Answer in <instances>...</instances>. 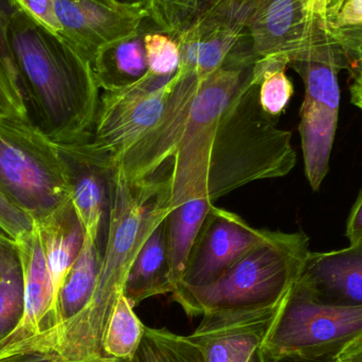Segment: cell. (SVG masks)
Listing matches in <instances>:
<instances>
[{
  "label": "cell",
  "mask_w": 362,
  "mask_h": 362,
  "mask_svg": "<svg viewBox=\"0 0 362 362\" xmlns=\"http://www.w3.org/2000/svg\"><path fill=\"white\" fill-rule=\"evenodd\" d=\"M171 170L132 182L112 171V208L95 293L84 312L64 327L44 353L59 362L104 356L103 336L127 274L148 236L171 212Z\"/></svg>",
  "instance_id": "6da1fadb"
},
{
  "label": "cell",
  "mask_w": 362,
  "mask_h": 362,
  "mask_svg": "<svg viewBox=\"0 0 362 362\" xmlns=\"http://www.w3.org/2000/svg\"><path fill=\"white\" fill-rule=\"evenodd\" d=\"M8 42L27 101L40 112V129L57 144L84 139L93 129L101 95L91 64L17 11Z\"/></svg>",
  "instance_id": "7a4b0ae2"
},
{
  "label": "cell",
  "mask_w": 362,
  "mask_h": 362,
  "mask_svg": "<svg viewBox=\"0 0 362 362\" xmlns=\"http://www.w3.org/2000/svg\"><path fill=\"white\" fill-rule=\"evenodd\" d=\"M308 247L304 232L276 231L272 240L247 253L215 282L178 284L172 296L189 316L278 305L302 274Z\"/></svg>",
  "instance_id": "3957f363"
},
{
  "label": "cell",
  "mask_w": 362,
  "mask_h": 362,
  "mask_svg": "<svg viewBox=\"0 0 362 362\" xmlns=\"http://www.w3.org/2000/svg\"><path fill=\"white\" fill-rule=\"evenodd\" d=\"M0 191L35 223L71 204L63 152L31 118L0 117Z\"/></svg>",
  "instance_id": "277c9868"
},
{
  "label": "cell",
  "mask_w": 362,
  "mask_h": 362,
  "mask_svg": "<svg viewBox=\"0 0 362 362\" xmlns=\"http://www.w3.org/2000/svg\"><path fill=\"white\" fill-rule=\"evenodd\" d=\"M289 67L301 76L305 86L299 132L306 178L317 191L329 173L337 132L340 107L338 74L349 69V64L322 23L305 47L291 59Z\"/></svg>",
  "instance_id": "5b68a950"
},
{
  "label": "cell",
  "mask_w": 362,
  "mask_h": 362,
  "mask_svg": "<svg viewBox=\"0 0 362 362\" xmlns=\"http://www.w3.org/2000/svg\"><path fill=\"white\" fill-rule=\"evenodd\" d=\"M362 336V306L323 303L300 274L262 344L267 358L335 359Z\"/></svg>",
  "instance_id": "8992f818"
},
{
  "label": "cell",
  "mask_w": 362,
  "mask_h": 362,
  "mask_svg": "<svg viewBox=\"0 0 362 362\" xmlns=\"http://www.w3.org/2000/svg\"><path fill=\"white\" fill-rule=\"evenodd\" d=\"M174 76H158L148 71L127 88L103 91L90 133L76 144L114 167L160 120L173 88Z\"/></svg>",
  "instance_id": "52a82bcc"
},
{
  "label": "cell",
  "mask_w": 362,
  "mask_h": 362,
  "mask_svg": "<svg viewBox=\"0 0 362 362\" xmlns=\"http://www.w3.org/2000/svg\"><path fill=\"white\" fill-rule=\"evenodd\" d=\"M276 232L253 228L240 215L213 204L180 284L204 286L215 282L247 253L272 240Z\"/></svg>",
  "instance_id": "ba28073f"
},
{
  "label": "cell",
  "mask_w": 362,
  "mask_h": 362,
  "mask_svg": "<svg viewBox=\"0 0 362 362\" xmlns=\"http://www.w3.org/2000/svg\"><path fill=\"white\" fill-rule=\"evenodd\" d=\"M61 38L89 63L103 47L133 35L146 17L144 6L114 0H54Z\"/></svg>",
  "instance_id": "9c48e42d"
},
{
  "label": "cell",
  "mask_w": 362,
  "mask_h": 362,
  "mask_svg": "<svg viewBox=\"0 0 362 362\" xmlns=\"http://www.w3.org/2000/svg\"><path fill=\"white\" fill-rule=\"evenodd\" d=\"M325 0H265L249 23L247 48L255 62L291 59L323 21Z\"/></svg>",
  "instance_id": "30bf717a"
},
{
  "label": "cell",
  "mask_w": 362,
  "mask_h": 362,
  "mask_svg": "<svg viewBox=\"0 0 362 362\" xmlns=\"http://www.w3.org/2000/svg\"><path fill=\"white\" fill-rule=\"evenodd\" d=\"M282 302L263 310L202 315L187 337L199 348L204 362H249L267 337Z\"/></svg>",
  "instance_id": "8fae6325"
},
{
  "label": "cell",
  "mask_w": 362,
  "mask_h": 362,
  "mask_svg": "<svg viewBox=\"0 0 362 362\" xmlns=\"http://www.w3.org/2000/svg\"><path fill=\"white\" fill-rule=\"evenodd\" d=\"M57 146L69 168L72 206L84 228L85 235L97 244L103 257L112 216L114 167L78 144Z\"/></svg>",
  "instance_id": "7c38bea8"
},
{
  "label": "cell",
  "mask_w": 362,
  "mask_h": 362,
  "mask_svg": "<svg viewBox=\"0 0 362 362\" xmlns=\"http://www.w3.org/2000/svg\"><path fill=\"white\" fill-rule=\"evenodd\" d=\"M301 276L323 303L346 308L362 306V238L348 248L310 252Z\"/></svg>",
  "instance_id": "4fadbf2b"
},
{
  "label": "cell",
  "mask_w": 362,
  "mask_h": 362,
  "mask_svg": "<svg viewBox=\"0 0 362 362\" xmlns=\"http://www.w3.org/2000/svg\"><path fill=\"white\" fill-rule=\"evenodd\" d=\"M102 255L97 244L85 235L84 244L66 276L57 299V327L31 352H44L53 338L88 306L101 270Z\"/></svg>",
  "instance_id": "5bb4252c"
},
{
  "label": "cell",
  "mask_w": 362,
  "mask_h": 362,
  "mask_svg": "<svg viewBox=\"0 0 362 362\" xmlns=\"http://www.w3.org/2000/svg\"><path fill=\"white\" fill-rule=\"evenodd\" d=\"M174 291L168 259L165 219L144 243L123 287V296L135 308L148 298Z\"/></svg>",
  "instance_id": "9a60e30c"
},
{
  "label": "cell",
  "mask_w": 362,
  "mask_h": 362,
  "mask_svg": "<svg viewBox=\"0 0 362 362\" xmlns=\"http://www.w3.org/2000/svg\"><path fill=\"white\" fill-rule=\"evenodd\" d=\"M144 28L133 35L103 47L91 67L100 90L115 91L136 84L148 74Z\"/></svg>",
  "instance_id": "2e32d148"
},
{
  "label": "cell",
  "mask_w": 362,
  "mask_h": 362,
  "mask_svg": "<svg viewBox=\"0 0 362 362\" xmlns=\"http://www.w3.org/2000/svg\"><path fill=\"white\" fill-rule=\"evenodd\" d=\"M36 226L57 299L59 288L84 244V228L72 202Z\"/></svg>",
  "instance_id": "e0dca14e"
},
{
  "label": "cell",
  "mask_w": 362,
  "mask_h": 362,
  "mask_svg": "<svg viewBox=\"0 0 362 362\" xmlns=\"http://www.w3.org/2000/svg\"><path fill=\"white\" fill-rule=\"evenodd\" d=\"M213 204L206 198L189 200L172 209L165 217L168 259L174 291L182 280L196 238Z\"/></svg>",
  "instance_id": "ac0fdd59"
},
{
  "label": "cell",
  "mask_w": 362,
  "mask_h": 362,
  "mask_svg": "<svg viewBox=\"0 0 362 362\" xmlns=\"http://www.w3.org/2000/svg\"><path fill=\"white\" fill-rule=\"evenodd\" d=\"M146 327L134 312V306L121 295L104 332L102 344L104 356L129 361L135 359Z\"/></svg>",
  "instance_id": "d6986e66"
},
{
  "label": "cell",
  "mask_w": 362,
  "mask_h": 362,
  "mask_svg": "<svg viewBox=\"0 0 362 362\" xmlns=\"http://www.w3.org/2000/svg\"><path fill=\"white\" fill-rule=\"evenodd\" d=\"M136 362H204L199 348L187 336L167 329L146 327Z\"/></svg>",
  "instance_id": "ffe728a7"
},
{
  "label": "cell",
  "mask_w": 362,
  "mask_h": 362,
  "mask_svg": "<svg viewBox=\"0 0 362 362\" xmlns=\"http://www.w3.org/2000/svg\"><path fill=\"white\" fill-rule=\"evenodd\" d=\"M289 63L284 59H259L255 70L261 76L259 86V104L266 114L279 118L288 105L295 93L291 78L286 76Z\"/></svg>",
  "instance_id": "44dd1931"
},
{
  "label": "cell",
  "mask_w": 362,
  "mask_h": 362,
  "mask_svg": "<svg viewBox=\"0 0 362 362\" xmlns=\"http://www.w3.org/2000/svg\"><path fill=\"white\" fill-rule=\"evenodd\" d=\"M210 0H146V17L174 40L187 32Z\"/></svg>",
  "instance_id": "7402d4cb"
},
{
  "label": "cell",
  "mask_w": 362,
  "mask_h": 362,
  "mask_svg": "<svg viewBox=\"0 0 362 362\" xmlns=\"http://www.w3.org/2000/svg\"><path fill=\"white\" fill-rule=\"evenodd\" d=\"M23 308V270L18 261L0 272V344L18 327Z\"/></svg>",
  "instance_id": "603a6c76"
},
{
  "label": "cell",
  "mask_w": 362,
  "mask_h": 362,
  "mask_svg": "<svg viewBox=\"0 0 362 362\" xmlns=\"http://www.w3.org/2000/svg\"><path fill=\"white\" fill-rule=\"evenodd\" d=\"M144 47L151 74L158 76L176 74L180 67V50L178 42L172 36L163 32H146Z\"/></svg>",
  "instance_id": "cb8c5ba5"
},
{
  "label": "cell",
  "mask_w": 362,
  "mask_h": 362,
  "mask_svg": "<svg viewBox=\"0 0 362 362\" xmlns=\"http://www.w3.org/2000/svg\"><path fill=\"white\" fill-rule=\"evenodd\" d=\"M0 117L30 118L27 98L16 68L0 54Z\"/></svg>",
  "instance_id": "d4e9b609"
},
{
  "label": "cell",
  "mask_w": 362,
  "mask_h": 362,
  "mask_svg": "<svg viewBox=\"0 0 362 362\" xmlns=\"http://www.w3.org/2000/svg\"><path fill=\"white\" fill-rule=\"evenodd\" d=\"M327 29L346 55L351 80L361 81L362 25H341Z\"/></svg>",
  "instance_id": "484cf974"
},
{
  "label": "cell",
  "mask_w": 362,
  "mask_h": 362,
  "mask_svg": "<svg viewBox=\"0 0 362 362\" xmlns=\"http://www.w3.org/2000/svg\"><path fill=\"white\" fill-rule=\"evenodd\" d=\"M13 8L42 29L61 37L62 28L55 13L54 0H10Z\"/></svg>",
  "instance_id": "4316f807"
},
{
  "label": "cell",
  "mask_w": 362,
  "mask_h": 362,
  "mask_svg": "<svg viewBox=\"0 0 362 362\" xmlns=\"http://www.w3.org/2000/svg\"><path fill=\"white\" fill-rule=\"evenodd\" d=\"M36 223L31 216L13 204L0 191V231L17 242L23 236L33 231Z\"/></svg>",
  "instance_id": "83f0119b"
},
{
  "label": "cell",
  "mask_w": 362,
  "mask_h": 362,
  "mask_svg": "<svg viewBox=\"0 0 362 362\" xmlns=\"http://www.w3.org/2000/svg\"><path fill=\"white\" fill-rule=\"evenodd\" d=\"M323 23L327 28L362 25V0H325Z\"/></svg>",
  "instance_id": "f1b7e54d"
},
{
  "label": "cell",
  "mask_w": 362,
  "mask_h": 362,
  "mask_svg": "<svg viewBox=\"0 0 362 362\" xmlns=\"http://www.w3.org/2000/svg\"><path fill=\"white\" fill-rule=\"evenodd\" d=\"M14 12L10 0H0V54L12 67L16 68L8 42V29Z\"/></svg>",
  "instance_id": "f546056e"
},
{
  "label": "cell",
  "mask_w": 362,
  "mask_h": 362,
  "mask_svg": "<svg viewBox=\"0 0 362 362\" xmlns=\"http://www.w3.org/2000/svg\"><path fill=\"white\" fill-rule=\"evenodd\" d=\"M346 236L351 244L362 238V189L346 221Z\"/></svg>",
  "instance_id": "4dcf8cb0"
},
{
  "label": "cell",
  "mask_w": 362,
  "mask_h": 362,
  "mask_svg": "<svg viewBox=\"0 0 362 362\" xmlns=\"http://www.w3.org/2000/svg\"><path fill=\"white\" fill-rule=\"evenodd\" d=\"M0 362H59L51 355L40 352L18 353L0 358Z\"/></svg>",
  "instance_id": "1f68e13d"
},
{
  "label": "cell",
  "mask_w": 362,
  "mask_h": 362,
  "mask_svg": "<svg viewBox=\"0 0 362 362\" xmlns=\"http://www.w3.org/2000/svg\"><path fill=\"white\" fill-rule=\"evenodd\" d=\"M333 362H362V336L344 349Z\"/></svg>",
  "instance_id": "d6a6232c"
},
{
  "label": "cell",
  "mask_w": 362,
  "mask_h": 362,
  "mask_svg": "<svg viewBox=\"0 0 362 362\" xmlns=\"http://www.w3.org/2000/svg\"><path fill=\"white\" fill-rule=\"evenodd\" d=\"M351 102L362 110V80L352 81L350 85Z\"/></svg>",
  "instance_id": "836d02e7"
},
{
  "label": "cell",
  "mask_w": 362,
  "mask_h": 362,
  "mask_svg": "<svg viewBox=\"0 0 362 362\" xmlns=\"http://www.w3.org/2000/svg\"><path fill=\"white\" fill-rule=\"evenodd\" d=\"M266 357V356H265ZM267 362H333L334 359H303L297 357H281V358H267Z\"/></svg>",
  "instance_id": "e575fe53"
},
{
  "label": "cell",
  "mask_w": 362,
  "mask_h": 362,
  "mask_svg": "<svg viewBox=\"0 0 362 362\" xmlns=\"http://www.w3.org/2000/svg\"><path fill=\"white\" fill-rule=\"evenodd\" d=\"M80 362H136V361L135 359H133V361H129V359H119L112 358V357L99 356L93 357V358L85 359V361Z\"/></svg>",
  "instance_id": "d590c367"
},
{
  "label": "cell",
  "mask_w": 362,
  "mask_h": 362,
  "mask_svg": "<svg viewBox=\"0 0 362 362\" xmlns=\"http://www.w3.org/2000/svg\"><path fill=\"white\" fill-rule=\"evenodd\" d=\"M249 362H267V361H266L265 355H264L263 351L261 350V348L257 349V350L253 353L252 357H251Z\"/></svg>",
  "instance_id": "8d00e7d4"
},
{
  "label": "cell",
  "mask_w": 362,
  "mask_h": 362,
  "mask_svg": "<svg viewBox=\"0 0 362 362\" xmlns=\"http://www.w3.org/2000/svg\"><path fill=\"white\" fill-rule=\"evenodd\" d=\"M114 1L120 2L125 4H137V6H144L146 4V0H114Z\"/></svg>",
  "instance_id": "74e56055"
}]
</instances>
